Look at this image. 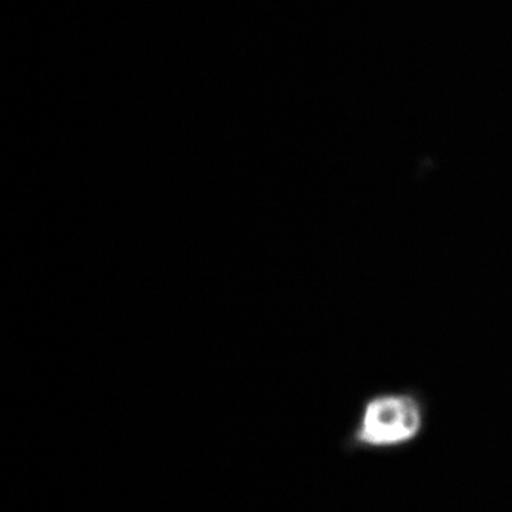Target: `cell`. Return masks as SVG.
I'll return each mask as SVG.
<instances>
[{"label":"cell","instance_id":"1","mask_svg":"<svg viewBox=\"0 0 512 512\" xmlns=\"http://www.w3.org/2000/svg\"><path fill=\"white\" fill-rule=\"evenodd\" d=\"M430 405L418 388L377 390L361 401L345 435L347 453L406 450L424 437Z\"/></svg>","mask_w":512,"mask_h":512}]
</instances>
